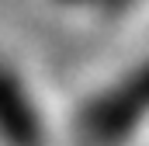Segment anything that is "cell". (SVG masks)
<instances>
[{
    "label": "cell",
    "instance_id": "cell-1",
    "mask_svg": "<svg viewBox=\"0 0 149 146\" xmlns=\"http://www.w3.org/2000/svg\"><path fill=\"white\" fill-rule=\"evenodd\" d=\"M146 115H149V59L83 105L76 136L83 146H121L125 139L135 136Z\"/></svg>",
    "mask_w": 149,
    "mask_h": 146
},
{
    "label": "cell",
    "instance_id": "cell-2",
    "mask_svg": "<svg viewBox=\"0 0 149 146\" xmlns=\"http://www.w3.org/2000/svg\"><path fill=\"white\" fill-rule=\"evenodd\" d=\"M0 143L3 146H45V125L21 77L0 63Z\"/></svg>",
    "mask_w": 149,
    "mask_h": 146
}]
</instances>
